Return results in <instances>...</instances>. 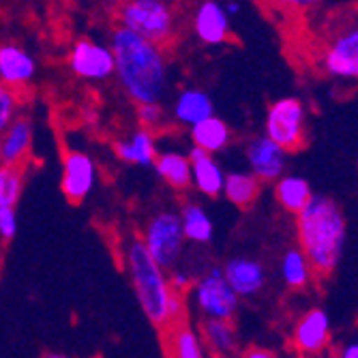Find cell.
Segmentation results:
<instances>
[{
	"instance_id": "cell-1",
	"label": "cell",
	"mask_w": 358,
	"mask_h": 358,
	"mask_svg": "<svg viewBox=\"0 0 358 358\" xmlns=\"http://www.w3.org/2000/svg\"><path fill=\"white\" fill-rule=\"evenodd\" d=\"M110 45L116 58V80L127 99L136 106L164 101L170 82L164 45L120 24L110 32Z\"/></svg>"
},
{
	"instance_id": "cell-2",
	"label": "cell",
	"mask_w": 358,
	"mask_h": 358,
	"mask_svg": "<svg viewBox=\"0 0 358 358\" xmlns=\"http://www.w3.org/2000/svg\"><path fill=\"white\" fill-rule=\"evenodd\" d=\"M124 264L129 277H131L138 303L148 322L161 331H170L172 327L180 324L185 311L182 294L172 287L166 268L150 255L144 241L127 243Z\"/></svg>"
},
{
	"instance_id": "cell-3",
	"label": "cell",
	"mask_w": 358,
	"mask_h": 358,
	"mask_svg": "<svg viewBox=\"0 0 358 358\" xmlns=\"http://www.w3.org/2000/svg\"><path fill=\"white\" fill-rule=\"evenodd\" d=\"M296 236L313 271L331 275L339 266L348 236L341 206L329 195H313V200L296 215Z\"/></svg>"
},
{
	"instance_id": "cell-4",
	"label": "cell",
	"mask_w": 358,
	"mask_h": 358,
	"mask_svg": "<svg viewBox=\"0 0 358 358\" xmlns=\"http://www.w3.org/2000/svg\"><path fill=\"white\" fill-rule=\"evenodd\" d=\"M116 17L120 26L159 45L170 43L176 35V13L168 0H124Z\"/></svg>"
},
{
	"instance_id": "cell-5",
	"label": "cell",
	"mask_w": 358,
	"mask_h": 358,
	"mask_svg": "<svg viewBox=\"0 0 358 358\" xmlns=\"http://www.w3.org/2000/svg\"><path fill=\"white\" fill-rule=\"evenodd\" d=\"M142 241L157 262L166 271H172L178 264L187 241L180 213L161 210L152 215L144 227Z\"/></svg>"
},
{
	"instance_id": "cell-6",
	"label": "cell",
	"mask_w": 358,
	"mask_h": 358,
	"mask_svg": "<svg viewBox=\"0 0 358 358\" xmlns=\"http://www.w3.org/2000/svg\"><path fill=\"white\" fill-rule=\"evenodd\" d=\"M264 134L289 152L303 148L307 140L305 103L296 96H281L273 101L266 110Z\"/></svg>"
},
{
	"instance_id": "cell-7",
	"label": "cell",
	"mask_w": 358,
	"mask_h": 358,
	"mask_svg": "<svg viewBox=\"0 0 358 358\" xmlns=\"http://www.w3.org/2000/svg\"><path fill=\"white\" fill-rule=\"evenodd\" d=\"M193 299L204 317L215 320H234L241 305V296L236 294V289L230 285L223 268L219 266L208 268L195 281Z\"/></svg>"
},
{
	"instance_id": "cell-8",
	"label": "cell",
	"mask_w": 358,
	"mask_h": 358,
	"mask_svg": "<svg viewBox=\"0 0 358 358\" xmlns=\"http://www.w3.org/2000/svg\"><path fill=\"white\" fill-rule=\"evenodd\" d=\"M320 64L322 71L335 80L358 82V20L333 32L322 50Z\"/></svg>"
},
{
	"instance_id": "cell-9",
	"label": "cell",
	"mask_w": 358,
	"mask_h": 358,
	"mask_svg": "<svg viewBox=\"0 0 358 358\" xmlns=\"http://www.w3.org/2000/svg\"><path fill=\"white\" fill-rule=\"evenodd\" d=\"M69 69L84 82H106L116 76V58L112 45L92 39H78L69 50Z\"/></svg>"
},
{
	"instance_id": "cell-10",
	"label": "cell",
	"mask_w": 358,
	"mask_h": 358,
	"mask_svg": "<svg viewBox=\"0 0 358 358\" xmlns=\"http://www.w3.org/2000/svg\"><path fill=\"white\" fill-rule=\"evenodd\" d=\"M96 185V166L90 155L82 150H69L62 159L60 189L64 198L73 204L84 202Z\"/></svg>"
},
{
	"instance_id": "cell-11",
	"label": "cell",
	"mask_w": 358,
	"mask_h": 358,
	"mask_svg": "<svg viewBox=\"0 0 358 358\" xmlns=\"http://www.w3.org/2000/svg\"><path fill=\"white\" fill-rule=\"evenodd\" d=\"M245 155H247L249 170L262 182H275L285 174L289 150H285L281 144L271 140L266 134L253 138L247 144Z\"/></svg>"
},
{
	"instance_id": "cell-12",
	"label": "cell",
	"mask_w": 358,
	"mask_h": 358,
	"mask_svg": "<svg viewBox=\"0 0 358 358\" xmlns=\"http://www.w3.org/2000/svg\"><path fill=\"white\" fill-rule=\"evenodd\" d=\"M294 348L305 356H317L331 343V317L322 307H313L301 315L292 335Z\"/></svg>"
},
{
	"instance_id": "cell-13",
	"label": "cell",
	"mask_w": 358,
	"mask_h": 358,
	"mask_svg": "<svg viewBox=\"0 0 358 358\" xmlns=\"http://www.w3.org/2000/svg\"><path fill=\"white\" fill-rule=\"evenodd\" d=\"M230 13L225 3L219 0H202L193 11V32L204 45H221L230 39Z\"/></svg>"
},
{
	"instance_id": "cell-14",
	"label": "cell",
	"mask_w": 358,
	"mask_h": 358,
	"mask_svg": "<svg viewBox=\"0 0 358 358\" xmlns=\"http://www.w3.org/2000/svg\"><path fill=\"white\" fill-rule=\"evenodd\" d=\"M223 273L241 299L257 296L266 285L264 264L255 257H249V255H238V257L227 259L225 266H223Z\"/></svg>"
},
{
	"instance_id": "cell-15",
	"label": "cell",
	"mask_w": 358,
	"mask_h": 358,
	"mask_svg": "<svg viewBox=\"0 0 358 358\" xmlns=\"http://www.w3.org/2000/svg\"><path fill=\"white\" fill-rule=\"evenodd\" d=\"M37 60L30 50L20 43H5L0 48V80L3 86L20 88L35 80Z\"/></svg>"
},
{
	"instance_id": "cell-16",
	"label": "cell",
	"mask_w": 358,
	"mask_h": 358,
	"mask_svg": "<svg viewBox=\"0 0 358 358\" xmlns=\"http://www.w3.org/2000/svg\"><path fill=\"white\" fill-rule=\"evenodd\" d=\"M35 142V124L26 116H15L7 129H3L0 140V161L3 166H20L28 157Z\"/></svg>"
},
{
	"instance_id": "cell-17",
	"label": "cell",
	"mask_w": 358,
	"mask_h": 358,
	"mask_svg": "<svg viewBox=\"0 0 358 358\" xmlns=\"http://www.w3.org/2000/svg\"><path fill=\"white\" fill-rule=\"evenodd\" d=\"M189 159L193 164V185H195V189H198L202 195H208V198L223 195L227 174L223 172V168L215 159V155L200 148V146H191Z\"/></svg>"
},
{
	"instance_id": "cell-18",
	"label": "cell",
	"mask_w": 358,
	"mask_h": 358,
	"mask_svg": "<svg viewBox=\"0 0 358 358\" xmlns=\"http://www.w3.org/2000/svg\"><path fill=\"white\" fill-rule=\"evenodd\" d=\"M114 152L120 161H124V164L140 166V168L155 166V161L159 157L157 140L150 129H146V127L136 129V131L124 140H118L114 144Z\"/></svg>"
},
{
	"instance_id": "cell-19",
	"label": "cell",
	"mask_w": 358,
	"mask_h": 358,
	"mask_svg": "<svg viewBox=\"0 0 358 358\" xmlns=\"http://www.w3.org/2000/svg\"><path fill=\"white\" fill-rule=\"evenodd\" d=\"M172 114L180 124L191 129L193 124H198L215 114V103L208 92H204L202 88H185L176 94L172 103Z\"/></svg>"
},
{
	"instance_id": "cell-20",
	"label": "cell",
	"mask_w": 358,
	"mask_h": 358,
	"mask_svg": "<svg viewBox=\"0 0 358 358\" xmlns=\"http://www.w3.org/2000/svg\"><path fill=\"white\" fill-rule=\"evenodd\" d=\"M152 168L161 180L176 191H185L189 185H193V164L189 159V152L187 155L180 150L159 152Z\"/></svg>"
},
{
	"instance_id": "cell-21",
	"label": "cell",
	"mask_w": 358,
	"mask_h": 358,
	"mask_svg": "<svg viewBox=\"0 0 358 358\" xmlns=\"http://www.w3.org/2000/svg\"><path fill=\"white\" fill-rule=\"evenodd\" d=\"M313 195L315 193L305 176L283 174L279 180H275V198L281 204V208L292 215H299L313 200Z\"/></svg>"
},
{
	"instance_id": "cell-22",
	"label": "cell",
	"mask_w": 358,
	"mask_h": 358,
	"mask_svg": "<svg viewBox=\"0 0 358 358\" xmlns=\"http://www.w3.org/2000/svg\"><path fill=\"white\" fill-rule=\"evenodd\" d=\"M191 140H193V146H200V148L217 155L232 142V131L223 118L213 114L206 120L191 127Z\"/></svg>"
},
{
	"instance_id": "cell-23",
	"label": "cell",
	"mask_w": 358,
	"mask_h": 358,
	"mask_svg": "<svg viewBox=\"0 0 358 358\" xmlns=\"http://www.w3.org/2000/svg\"><path fill=\"white\" fill-rule=\"evenodd\" d=\"M262 180H259L251 170L249 172H227L223 195L225 200L234 204L236 208H249L259 195Z\"/></svg>"
},
{
	"instance_id": "cell-24",
	"label": "cell",
	"mask_w": 358,
	"mask_h": 358,
	"mask_svg": "<svg viewBox=\"0 0 358 358\" xmlns=\"http://www.w3.org/2000/svg\"><path fill=\"white\" fill-rule=\"evenodd\" d=\"M279 275H281V281L289 289H303V287H307L309 281H311V275H313V266L309 262L307 253L301 247L287 249L281 255Z\"/></svg>"
},
{
	"instance_id": "cell-25",
	"label": "cell",
	"mask_w": 358,
	"mask_h": 358,
	"mask_svg": "<svg viewBox=\"0 0 358 358\" xmlns=\"http://www.w3.org/2000/svg\"><path fill=\"white\" fill-rule=\"evenodd\" d=\"M180 219L185 225V234L189 243H198V245H206L213 241L215 236V223L210 219V215L206 213V208L198 202H187L180 208Z\"/></svg>"
},
{
	"instance_id": "cell-26",
	"label": "cell",
	"mask_w": 358,
	"mask_h": 358,
	"mask_svg": "<svg viewBox=\"0 0 358 358\" xmlns=\"http://www.w3.org/2000/svg\"><path fill=\"white\" fill-rule=\"evenodd\" d=\"M202 337L206 348H210L217 356H230L236 352L238 337L232 327V320H215L206 317L202 324Z\"/></svg>"
},
{
	"instance_id": "cell-27",
	"label": "cell",
	"mask_w": 358,
	"mask_h": 358,
	"mask_svg": "<svg viewBox=\"0 0 358 358\" xmlns=\"http://www.w3.org/2000/svg\"><path fill=\"white\" fill-rule=\"evenodd\" d=\"M172 358H206V343L187 324H176L168 335Z\"/></svg>"
},
{
	"instance_id": "cell-28",
	"label": "cell",
	"mask_w": 358,
	"mask_h": 358,
	"mask_svg": "<svg viewBox=\"0 0 358 358\" xmlns=\"http://www.w3.org/2000/svg\"><path fill=\"white\" fill-rule=\"evenodd\" d=\"M24 191V172L20 166L0 168V206H15Z\"/></svg>"
},
{
	"instance_id": "cell-29",
	"label": "cell",
	"mask_w": 358,
	"mask_h": 358,
	"mask_svg": "<svg viewBox=\"0 0 358 358\" xmlns=\"http://www.w3.org/2000/svg\"><path fill=\"white\" fill-rule=\"evenodd\" d=\"M17 112V96L11 86L0 88V131L11 124Z\"/></svg>"
},
{
	"instance_id": "cell-30",
	"label": "cell",
	"mask_w": 358,
	"mask_h": 358,
	"mask_svg": "<svg viewBox=\"0 0 358 358\" xmlns=\"http://www.w3.org/2000/svg\"><path fill=\"white\" fill-rule=\"evenodd\" d=\"M15 234H17L15 206H0V236H3V241H13Z\"/></svg>"
},
{
	"instance_id": "cell-31",
	"label": "cell",
	"mask_w": 358,
	"mask_h": 358,
	"mask_svg": "<svg viewBox=\"0 0 358 358\" xmlns=\"http://www.w3.org/2000/svg\"><path fill=\"white\" fill-rule=\"evenodd\" d=\"M138 120L142 127L152 129L159 127L161 120H164V110H161V103H148V106H138Z\"/></svg>"
},
{
	"instance_id": "cell-32",
	"label": "cell",
	"mask_w": 358,
	"mask_h": 358,
	"mask_svg": "<svg viewBox=\"0 0 358 358\" xmlns=\"http://www.w3.org/2000/svg\"><path fill=\"white\" fill-rule=\"evenodd\" d=\"M268 3L279 5L289 11H313V9H320L327 0H268Z\"/></svg>"
},
{
	"instance_id": "cell-33",
	"label": "cell",
	"mask_w": 358,
	"mask_h": 358,
	"mask_svg": "<svg viewBox=\"0 0 358 358\" xmlns=\"http://www.w3.org/2000/svg\"><path fill=\"white\" fill-rule=\"evenodd\" d=\"M339 358H358V337L350 339L348 343L341 345V350L337 352Z\"/></svg>"
},
{
	"instance_id": "cell-34",
	"label": "cell",
	"mask_w": 358,
	"mask_h": 358,
	"mask_svg": "<svg viewBox=\"0 0 358 358\" xmlns=\"http://www.w3.org/2000/svg\"><path fill=\"white\" fill-rule=\"evenodd\" d=\"M241 358H279V356L271 350H264V348H249L247 352H243Z\"/></svg>"
},
{
	"instance_id": "cell-35",
	"label": "cell",
	"mask_w": 358,
	"mask_h": 358,
	"mask_svg": "<svg viewBox=\"0 0 358 358\" xmlns=\"http://www.w3.org/2000/svg\"><path fill=\"white\" fill-rule=\"evenodd\" d=\"M170 281H172V287L176 289V292H185V287L189 285V277L185 275V273H178V271H174L172 273V277H170Z\"/></svg>"
},
{
	"instance_id": "cell-36",
	"label": "cell",
	"mask_w": 358,
	"mask_h": 358,
	"mask_svg": "<svg viewBox=\"0 0 358 358\" xmlns=\"http://www.w3.org/2000/svg\"><path fill=\"white\" fill-rule=\"evenodd\" d=\"M225 9H227V13H230V15H234V13L241 11V5L236 3V0H227V3H225Z\"/></svg>"
},
{
	"instance_id": "cell-37",
	"label": "cell",
	"mask_w": 358,
	"mask_h": 358,
	"mask_svg": "<svg viewBox=\"0 0 358 358\" xmlns=\"http://www.w3.org/2000/svg\"><path fill=\"white\" fill-rule=\"evenodd\" d=\"M43 358H71V356H64V354H45Z\"/></svg>"
},
{
	"instance_id": "cell-38",
	"label": "cell",
	"mask_w": 358,
	"mask_h": 358,
	"mask_svg": "<svg viewBox=\"0 0 358 358\" xmlns=\"http://www.w3.org/2000/svg\"><path fill=\"white\" fill-rule=\"evenodd\" d=\"M327 358H339L337 354H331V356H327Z\"/></svg>"
}]
</instances>
